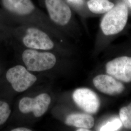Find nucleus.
Instances as JSON below:
<instances>
[{"label": "nucleus", "instance_id": "nucleus-18", "mask_svg": "<svg viewBox=\"0 0 131 131\" xmlns=\"http://www.w3.org/2000/svg\"><path fill=\"white\" fill-rule=\"evenodd\" d=\"M129 3L131 4V0H129Z\"/></svg>", "mask_w": 131, "mask_h": 131}, {"label": "nucleus", "instance_id": "nucleus-11", "mask_svg": "<svg viewBox=\"0 0 131 131\" xmlns=\"http://www.w3.org/2000/svg\"><path fill=\"white\" fill-rule=\"evenodd\" d=\"M94 119L90 115L80 113L70 115L65 121V123L68 125L88 129L94 126Z\"/></svg>", "mask_w": 131, "mask_h": 131}, {"label": "nucleus", "instance_id": "nucleus-4", "mask_svg": "<svg viewBox=\"0 0 131 131\" xmlns=\"http://www.w3.org/2000/svg\"><path fill=\"white\" fill-rule=\"evenodd\" d=\"M51 103V98L48 94H40L34 98L26 97L21 99L19 109L24 114L33 112L35 117H40L46 112Z\"/></svg>", "mask_w": 131, "mask_h": 131}, {"label": "nucleus", "instance_id": "nucleus-12", "mask_svg": "<svg viewBox=\"0 0 131 131\" xmlns=\"http://www.w3.org/2000/svg\"><path fill=\"white\" fill-rule=\"evenodd\" d=\"M87 5L91 12L100 14L107 13L115 6V4L108 0H89Z\"/></svg>", "mask_w": 131, "mask_h": 131}, {"label": "nucleus", "instance_id": "nucleus-14", "mask_svg": "<svg viewBox=\"0 0 131 131\" xmlns=\"http://www.w3.org/2000/svg\"><path fill=\"white\" fill-rule=\"evenodd\" d=\"M122 126V122L119 118L115 117L108 121L99 129L101 131H115L119 130Z\"/></svg>", "mask_w": 131, "mask_h": 131}, {"label": "nucleus", "instance_id": "nucleus-13", "mask_svg": "<svg viewBox=\"0 0 131 131\" xmlns=\"http://www.w3.org/2000/svg\"><path fill=\"white\" fill-rule=\"evenodd\" d=\"M119 118L122 126L126 129H131V103L121 109Z\"/></svg>", "mask_w": 131, "mask_h": 131}, {"label": "nucleus", "instance_id": "nucleus-15", "mask_svg": "<svg viewBox=\"0 0 131 131\" xmlns=\"http://www.w3.org/2000/svg\"><path fill=\"white\" fill-rule=\"evenodd\" d=\"M11 114V109L8 103L0 101V125L4 124Z\"/></svg>", "mask_w": 131, "mask_h": 131}, {"label": "nucleus", "instance_id": "nucleus-16", "mask_svg": "<svg viewBox=\"0 0 131 131\" xmlns=\"http://www.w3.org/2000/svg\"><path fill=\"white\" fill-rule=\"evenodd\" d=\"M12 131H32L31 130L27 128H25V127H19V128H17L15 129H13V130H11Z\"/></svg>", "mask_w": 131, "mask_h": 131}, {"label": "nucleus", "instance_id": "nucleus-17", "mask_svg": "<svg viewBox=\"0 0 131 131\" xmlns=\"http://www.w3.org/2000/svg\"><path fill=\"white\" fill-rule=\"evenodd\" d=\"M77 131H90L88 129H85V128H79L78 130H77Z\"/></svg>", "mask_w": 131, "mask_h": 131}, {"label": "nucleus", "instance_id": "nucleus-9", "mask_svg": "<svg viewBox=\"0 0 131 131\" xmlns=\"http://www.w3.org/2000/svg\"><path fill=\"white\" fill-rule=\"evenodd\" d=\"M93 83L100 92L111 96L122 93L125 89L122 83L110 75H97L94 78Z\"/></svg>", "mask_w": 131, "mask_h": 131}, {"label": "nucleus", "instance_id": "nucleus-8", "mask_svg": "<svg viewBox=\"0 0 131 131\" xmlns=\"http://www.w3.org/2000/svg\"><path fill=\"white\" fill-rule=\"evenodd\" d=\"M23 43L26 47L34 50L47 51L54 47L53 42L47 34L37 28L27 29Z\"/></svg>", "mask_w": 131, "mask_h": 131}, {"label": "nucleus", "instance_id": "nucleus-10", "mask_svg": "<svg viewBox=\"0 0 131 131\" xmlns=\"http://www.w3.org/2000/svg\"><path fill=\"white\" fill-rule=\"evenodd\" d=\"M1 2L5 9L19 15L31 14L35 8L31 0H2Z\"/></svg>", "mask_w": 131, "mask_h": 131}, {"label": "nucleus", "instance_id": "nucleus-2", "mask_svg": "<svg viewBox=\"0 0 131 131\" xmlns=\"http://www.w3.org/2000/svg\"><path fill=\"white\" fill-rule=\"evenodd\" d=\"M24 63L29 71H42L49 70L56 65V57L49 52H39L34 49H27L22 54Z\"/></svg>", "mask_w": 131, "mask_h": 131}, {"label": "nucleus", "instance_id": "nucleus-1", "mask_svg": "<svg viewBox=\"0 0 131 131\" xmlns=\"http://www.w3.org/2000/svg\"><path fill=\"white\" fill-rule=\"evenodd\" d=\"M129 15L127 5L119 3L106 13L101 23L103 33L106 36L114 35L121 32L126 25Z\"/></svg>", "mask_w": 131, "mask_h": 131}, {"label": "nucleus", "instance_id": "nucleus-7", "mask_svg": "<svg viewBox=\"0 0 131 131\" xmlns=\"http://www.w3.org/2000/svg\"><path fill=\"white\" fill-rule=\"evenodd\" d=\"M45 3L50 17L54 23L64 26L69 23L71 11L64 0H45Z\"/></svg>", "mask_w": 131, "mask_h": 131}, {"label": "nucleus", "instance_id": "nucleus-5", "mask_svg": "<svg viewBox=\"0 0 131 131\" xmlns=\"http://www.w3.org/2000/svg\"><path fill=\"white\" fill-rule=\"evenodd\" d=\"M72 97L80 108L90 114L96 113L100 107L101 103L98 95L89 89L81 88L75 90Z\"/></svg>", "mask_w": 131, "mask_h": 131}, {"label": "nucleus", "instance_id": "nucleus-6", "mask_svg": "<svg viewBox=\"0 0 131 131\" xmlns=\"http://www.w3.org/2000/svg\"><path fill=\"white\" fill-rule=\"evenodd\" d=\"M106 72L119 81L131 82V57L122 56L108 62L106 65Z\"/></svg>", "mask_w": 131, "mask_h": 131}, {"label": "nucleus", "instance_id": "nucleus-3", "mask_svg": "<svg viewBox=\"0 0 131 131\" xmlns=\"http://www.w3.org/2000/svg\"><path fill=\"white\" fill-rule=\"evenodd\" d=\"M6 78L12 88L18 92H22L32 86L37 80L36 76L31 73L24 66L17 65L7 71Z\"/></svg>", "mask_w": 131, "mask_h": 131}]
</instances>
